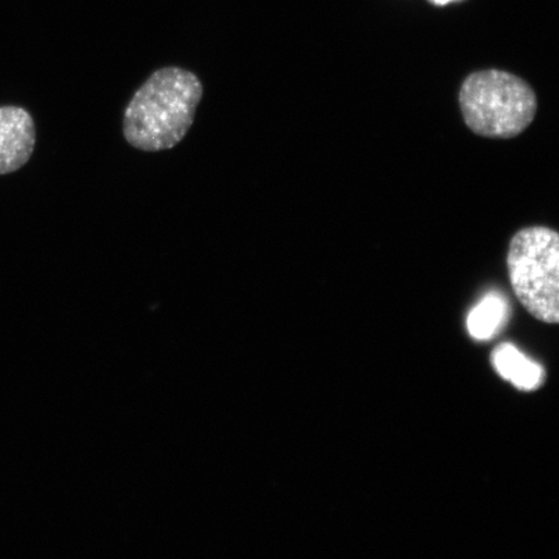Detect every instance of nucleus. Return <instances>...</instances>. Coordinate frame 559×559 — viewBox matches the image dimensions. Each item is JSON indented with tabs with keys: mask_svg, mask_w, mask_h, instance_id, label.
<instances>
[{
	"mask_svg": "<svg viewBox=\"0 0 559 559\" xmlns=\"http://www.w3.org/2000/svg\"><path fill=\"white\" fill-rule=\"evenodd\" d=\"M508 270L514 295L533 317L559 321V236L548 227L519 230L509 243Z\"/></svg>",
	"mask_w": 559,
	"mask_h": 559,
	"instance_id": "obj_3",
	"label": "nucleus"
},
{
	"mask_svg": "<svg viewBox=\"0 0 559 559\" xmlns=\"http://www.w3.org/2000/svg\"><path fill=\"white\" fill-rule=\"evenodd\" d=\"M37 131L29 111L0 107V175L15 173L29 163Z\"/></svg>",
	"mask_w": 559,
	"mask_h": 559,
	"instance_id": "obj_4",
	"label": "nucleus"
},
{
	"mask_svg": "<svg viewBox=\"0 0 559 559\" xmlns=\"http://www.w3.org/2000/svg\"><path fill=\"white\" fill-rule=\"evenodd\" d=\"M461 114L474 134L491 139L520 135L534 121L535 91L526 81L502 70H481L464 81Z\"/></svg>",
	"mask_w": 559,
	"mask_h": 559,
	"instance_id": "obj_2",
	"label": "nucleus"
},
{
	"mask_svg": "<svg viewBox=\"0 0 559 559\" xmlns=\"http://www.w3.org/2000/svg\"><path fill=\"white\" fill-rule=\"evenodd\" d=\"M492 365L502 379L523 391L536 390L544 381L543 367L510 344L495 348Z\"/></svg>",
	"mask_w": 559,
	"mask_h": 559,
	"instance_id": "obj_5",
	"label": "nucleus"
},
{
	"mask_svg": "<svg viewBox=\"0 0 559 559\" xmlns=\"http://www.w3.org/2000/svg\"><path fill=\"white\" fill-rule=\"evenodd\" d=\"M202 95L204 87L192 72L177 67L157 70L124 110L126 142L144 152L174 148L192 128Z\"/></svg>",
	"mask_w": 559,
	"mask_h": 559,
	"instance_id": "obj_1",
	"label": "nucleus"
},
{
	"mask_svg": "<svg viewBox=\"0 0 559 559\" xmlns=\"http://www.w3.org/2000/svg\"><path fill=\"white\" fill-rule=\"evenodd\" d=\"M509 307L504 297L489 293L467 317V332L474 340L488 341L506 325Z\"/></svg>",
	"mask_w": 559,
	"mask_h": 559,
	"instance_id": "obj_6",
	"label": "nucleus"
},
{
	"mask_svg": "<svg viewBox=\"0 0 559 559\" xmlns=\"http://www.w3.org/2000/svg\"><path fill=\"white\" fill-rule=\"evenodd\" d=\"M430 2L436 5H447L451 3L463 2V0H430Z\"/></svg>",
	"mask_w": 559,
	"mask_h": 559,
	"instance_id": "obj_7",
	"label": "nucleus"
}]
</instances>
